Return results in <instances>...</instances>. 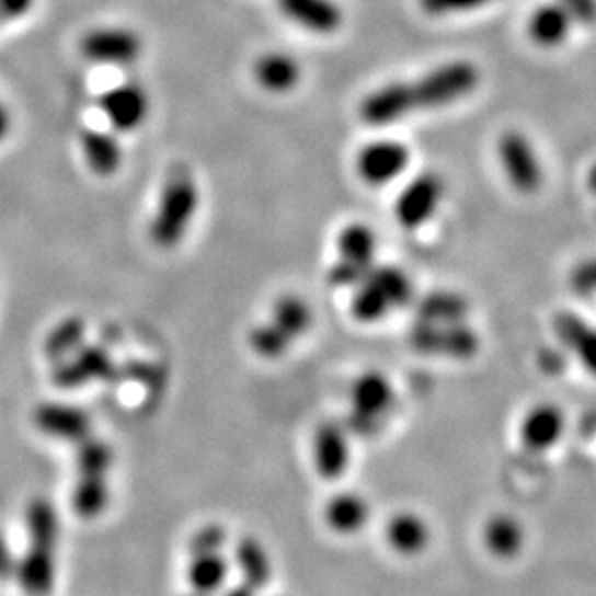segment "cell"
Wrapping results in <instances>:
<instances>
[{"mask_svg": "<svg viewBox=\"0 0 596 596\" xmlns=\"http://www.w3.org/2000/svg\"><path fill=\"white\" fill-rule=\"evenodd\" d=\"M198 206L199 188L194 174L186 169L169 174L149 221L151 242L161 250L176 249L191 229Z\"/></svg>", "mask_w": 596, "mask_h": 596, "instance_id": "6da1fadb", "label": "cell"}, {"mask_svg": "<svg viewBox=\"0 0 596 596\" xmlns=\"http://www.w3.org/2000/svg\"><path fill=\"white\" fill-rule=\"evenodd\" d=\"M355 289L351 314L363 323L380 322L413 297V283L396 265H374Z\"/></svg>", "mask_w": 596, "mask_h": 596, "instance_id": "7a4b0ae2", "label": "cell"}, {"mask_svg": "<svg viewBox=\"0 0 596 596\" xmlns=\"http://www.w3.org/2000/svg\"><path fill=\"white\" fill-rule=\"evenodd\" d=\"M479 85V70L467 60L447 62L411 83L414 108H436L463 100Z\"/></svg>", "mask_w": 596, "mask_h": 596, "instance_id": "3957f363", "label": "cell"}, {"mask_svg": "<svg viewBox=\"0 0 596 596\" xmlns=\"http://www.w3.org/2000/svg\"><path fill=\"white\" fill-rule=\"evenodd\" d=\"M378 250L376 232L365 224H351L337 237V260L330 270L335 287H356L373 270Z\"/></svg>", "mask_w": 596, "mask_h": 596, "instance_id": "277c9868", "label": "cell"}, {"mask_svg": "<svg viewBox=\"0 0 596 596\" xmlns=\"http://www.w3.org/2000/svg\"><path fill=\"white\" fill-rule=\"evenodd\" d=\"M80 53L101 67H130L141 57L144 42L130 27H95L80 39Z\"/></svg>", "mask_w": 596, "mask_h": 596, "instance_id": "5b68a950", "label": "cell"}, {"mask_svg": "<svg viewBox=\"0 0 596 596\" xmlns=\"http://www.w3.org/2000/svg\"><path fill=\"white\" fill-rule=\"evenodd\" d=\"M411 345L424 355H447L469 358L479 351V337L463 322L416 323L411 332Z\"/></svg>", "mask_w": 596, "mask_h": 596, "instance_id": "8992f818", "label": "cell"}, {"mask_svg": "<svg viewBox=\"0 0 596 596\" xmlns=\"http://www.w3.org/2000/svg\"><path fill=\"white\" fill-rule=\"evenodd\" d=\"M500 161L505 176L515 191L522 194H535L542 184V169L539 156L522 133H505L497 144Z\"/></svg>", "mask_w": 596, "mask_h": 596, "instance_id": "52a82bcc", "label": "cell"}, {"mask_svg": "<svg viewBox=\"0 0 596 596\" xmlns=\"http://www.w3.org/2000/svg\"><path fill=\"white\" fill-rule=\"evenodd\" d=\"M101 113L116 133L138 130L149 115V95L138 82H123L101 93Z\"/></svg>", "mask_w": 596, "mask_h": 596, "instance_id": "ba28073f", "label": "cell"}, {"mask_svg": "<svg viewBox=\"0 0 596 596\" xmlns=\"http://www.w3.org/2000/svg\"><path fill=\"white\" fill-rule=\"evenodd\" d=\"M411 161V151L398 140H376L356 158L358 176L370 186H383L399 179Z\"/></svg>", "mask_w": 596, "mask_h": 596, "instance_id": "9c48e42d", "label": "cell"}, {"mask_svg": "<svg viewBox=\"0 0 596 596\" xmlns=\"http://www.w3.org/2000/svg\"><path fill=\"white\" fill-rule=\"evenodd\" d=\"M442 194L444 184L438 174L424 173L414 176L396 199L398 224L406 231L423 227L436 214Z\"/></svg>", "mask_w": 596, "mask_h": 596, "instance_id": "30bf717a", "label": "cell"}, {"mask_svg": "<svg viewBox=\"0 0 596 596\" xmlns=\"http://www.w3.org/2000/svg\"><path fill=\"white\" fill-rule=\"evenodd\" d=\"M353 421L356 431H376V424L380 423L381 416L390 411L393 403V390L391 383L383 374L366 373L356 378L353 391Z\"/></svg>", "mask_w": 596, "mask_h": 596, "instance_id": "8fae6325", "label": "cell"}, {"mask_svg": "<svg viewBox=\"0 0 596 596\" xmlns=\"http://www.w3.org/2000/svg\"><path fill=\"white\" fill-rule=\"evenodd\" d=\"M411 83L393 82L368 93L360 103V118L366 125L388 126L413 113Z\"/></svg>", "mask_w": 596, "mask_h": 596, "instance_id": "7c38bea8", "label": "cell"}, {"mask_svg": "<svg viewBox=\"0 0 596 596\" xmlns=\"http://www.w3.org/2000/svg\"><path fill=\"white\" fill-rule=\"evenodd\" d=\"M283 16L312 34L332 35L343 25L337 0H275Z\"/></svg>", "mask_w": 596, "mask_h": 596, "instance_id": "4fadbf2b", "label": "cell"}, {"mask_svg": "<svg viewBox=\"0 0 596 596\" xmlns=\"http://www.w3.org/2000/svg\"><path fill=\"white\" fill-rule=\"evenodd\" d=\"M113 370L111 356L95 345H82L55 366L53 381L60 388H78L88 381L107 378Z\"/></svg>", "mask_w": 596, "mask_h": 596, "instance_id": "5bb4252c", "label": "cell"}, {"mask_svg": "<svg viewBox=\"0 0 596 596\" xmlns=\"http://www.w3.org/2000/svg\"><path fill=\"white\" fill-rule=\"evenodd\" d=\"M53 545L32 542L30 550L16 560L14 575L27 595L43 596L49 593L55 580V558Z\"/></svg>", "mask_w": 596, "mask_h": 596, "instance_id": "9a60e30c", "label": "cell"}, {"mask_svg": "<svg viewBox=\"0 0 596 596\" xmlns=\"http://www.w3.org/2000/svg\"><path fill=\"white\" fill-rule=\"evenodd\" d=\"M254 78L257 85L265 92L289 93L300 83L302 67L289 53L272 50L257 58L254 65Z\"/></svg>", "mask_w": 596, "mask_h": 596, "instance_id": "2e32d148", "label": "cell"}, {"mask_svg": "<svg viewBox=\"0 0 596 596\" xmlns=\"http://www.w3.org/2000/svg\"><path fill=\"white\" fill-rule=\"evenodd\" d=\"M35 424L39 431L53 438L74 439L85 438L90 431V419L82 409L62 405V403H43L35 409Z\"/></svg>", "mask_w": 596, "mask_h": 596, "instance_id": "e0dca14e", "label": "cell"}, {"mask_svg": "<svg viewBox=\"0 0 596 596\" xmlns=\"http://www.w3.org/2000/svg\"><path fill=\"white\" fill-rule=\"evenodd\" d=\"M565 421L563 413L554 405H539L525 414L522 423L523 444L532 451H547L562 438Z\"/></svg>", "mask_w": 596, "mask_h": 596, "instance_id": "ac0fdd59", "label": "cell"}, {"mask_svg": "<svg viewBox=\"0 0 596 596\" xmlns=\"http://www.w3.org/2000/svg\"><path fill=\"white\" fill-rule=\"evenodd\" d=\"M82 153L90 171L98 176H113L123 165V146L115 134L98 128L82 133Z\"/></svg>", "mask_w": 596, "mask_h": 596, "instance_id": "d6986e66", "label": "cell"}, {"mask_svg": "<svg viewBox=\"0 0 596 596\" xmlns=\"http://www.w3.org/2000/svg\"><path fill=\"white\" fill-rule=\"evenodd\" d=\"M554 328L563 345L572 348L583 366L596 374V328L572 312L555 316Z\"/></svg>", "mask_w": 596, "mask_h": 596, "instance_id": "ffe728a7", "label": "cell"}, {"mask_svg": "<svg viewBox=\"0 0 596 596\" xmlns=\"http://www.w3.org/2000/svg\"><path fill=\"white\" fill-rule=\"evenodd\" d=\"M572 18L558 2L542 4L529 18L530 39L540 47L562 45L572 32Z\"/></svg>", "mask_w": 596, "mask_h": 596, "instance_id": "44dd1931", "label": "cell"}, {"mask_svg": "<svg viewBox=\"0 0 596 596\" xmlns=\"http://www.w3.org/2000/svg\"><path fill=\"white\" fill-rule=\"evenodd\" d=\"M270 322L293 343L310 330L312 310L305 298L298 295H283L275 300Z\"/></svg>", "mask_w": 596, "mask_h": 596, "instance_id": "7402d4cb", "label": "cell"}, {"mask_svg": "<svg viewBox=\"0 0 596 596\" xmlns=\"http://www.w3.org/2000/svg\"><path fill=\"white\" fill-rule=\"evenodd\" d=\"M484 545L497 558H512L522 552L525 545V530L522 523L509 515H496L486 523Z\"/></svg>", "mask_w": 596, "mask_h": 596, "instance_id": "603a6c76", "label": "cell"}, {"mask_svg": "<svg viewBox=\"0 0 596 596\" xmlns=\"http://www.w3.org/2000/svg\"><path fill=\"white\" fill-rule=\"evenodd\" d=\"M83 337H85V325L80 318L70 316L47 333L45 345H43L45 356L55 363H60L82 347Z\"/></svg>", "mask_w": 596, "mask_h": 596, "instance_id": "cb8c5ba5", "label": "cell"}, {"mask_svg": "<svg viewBox=\"0 0 596 596\" xmlns=\"http://www.w3.org/2000/svg\"><path fill=\"white\" fill-rule=\"evenodd\" d=\"M388 539L391 547L403 554L421 552L431 539L428 525L416 515H399L388 525Z\"/></svg>", "mask_w": 596, "mask_h": 596, "instance_id": "d4e9b609", "label": "cell"}, {"mask_svg": "<svg viewBox=\"0 0 596 596\" xmlns=\"http://www.w3.org/2000/svg\"><path fill=\"white\" fill-rule=\"evenodd\" d=\"M467 312V300L456 293H432L419 305L421 322L451 323L461 322Z\"/></svg>", "mask_w": 596, "mask_h": 596, "instance_id": "484cf974", "label": "cell"}, {"mask_svg": "<svg viewBox=\"0 0 596 596\" xmlns=\"http://www.w3.org/2000/svg\"><path fill=\"white\" fill-rule=\"evenodd\" d=\"M316 449H318V463H320V469L323 472L335 474L341 469H345V463H347V438L337 426H333V424L323 426L320 434H318Z\"/></svg>", "mask_w": 596, "mask_h": 596, "instance_id": "4316f807", "label": "cell"}, {"mask_svg": "<svg viewBox=\"0 0 596 596\" xmlns=\"http://www.w3.org/2000/svg\"><path fill=\"white\" fill-rule=\"evenodd\" d=\"M25 522H27V532H30L32 542H43V545L55 547L58 537V522L53 505L37 500L30 505Z\"/></svg>", "mask_w": 596, "mask_h": 596, "instance_id": "83f0119b", "label": "cell"}, {"mask_svg": "<svg viewBox=\"0 0 596 596\" xmlns=\"http://www.w3.org/2000/svg\"><path fill=\"white\" fill-rule=\"evenodd\" d=\"M249 341L252 351L264 358H279L293 345L270 320L257 323L256 328L250 332Z\"/></svg>", "mask_w": 596, "mask_h": 596, "instance_id": "f1b7e54d", "label": "cell"}, {"mask_svg": "<svg viewBox=\"0 0 596 596\" xmlns=\"http://www.w3.org/2000/svg\"><path fill=\"white\" fill-rule=\"evenodd\" d=\"M330 522L340 530H356L366 522V505L360 497L340 496L330 505Z\"/></svg>", "mask_w": 596, "mask_h": 596, "instance_id": "f546056e", "label": "cell"}, {"mask_svg": "<svg viewBox=\"0 0 596 596\" xmlns=\"http://www.w3.org/2000/svg\"><path fill=\"white\" fill-rule=\"evenodd\" d=\"M490 2L492 0H419L421 9L431 16H446V14L481 9V7H486Z\"/></svg>", "mask_w": 596, "mask_h": 596, "instance_id": "4dcf8cb0", "label": "cell"}, {"mask_svg": "<svg viewBox=\"0 0 596 596\" xmlns=\"http://www.w3.org/2000/svg\"><path fill=\"white\" fill-rule=\"evenodd\" d=\"M194 581L199 588H214L224 581L225 568L221 560L217 558H199V562L192 570Z\"/></svg>", "mask_w": 596, "mask_h": 596, "instance_id": "1f68e13d", "label": "cell"}, {"mask_svg": "<svg viewBox=\"0 0 596 596\" xmlns=\"http://www.w3.org/2000/svg\"><path fill=\"white\" fill-rule=\"evenodd\" d=\"M573 24L593 25L596 24V0H558Z\"/></svg>", "mask_w": 596, "mask_h": 596, "instance_id": "d6a6232c", "label": "cell"}, {"mask_svg": "<svg viewBox=\"0 0 596 596\" xmlns=\"http://www.w3.org/2000/svg\"><path fill=\"white\" fill-rule=\"evenodd\" d=\"M242 565L250 573V577H256L257 583H264L267 580V560L256 545L244 548Z\"/></svg>", "mask_w": 596, "mask_h": 596, "instance_id": "836d02e7", "label": "cell"}, {"mask_svg": "<svg viewBox=\"0 0 596 596\" xmlns=\"http://www.w3.org/2000/svg\"><path fill=\"white\" fill-rule=\"evenodd\" d=\"M572 285L580 293H595L596 290V260H588L573 272Z\"/></svg>", "mask_w": 596, "mask_h": 596, "instance_id": "e575fe53", "label": "cell"}, {"mask_svg": "<svg viewBox=\"0 0 596 596\" xmlns=\"http://www.w3.org/2000/svg\"><path fill=\"white\" fill-rule=\"evenodd\" d=\"M35 0H0V20H20L34 9Z\"/></svg>", "mask_w": 596, "mask_h": 596, "instance_id": "d590c367", "label": "cell"}, {"mask_svg": "<svg viewBox=\"0 0 596 596\" xmlns=\"http://www.w3.org/2000/svg\"><path fill=\"white\" fill-rule=\"evenodd\" d=\"M14 568H16V560L10 552L9 542L0 535V581L14 575Z\"/></svg>", "mask_w": 596, "mask_h": 596, "instance_id": "8d00e7d4", "label": "cell"}, {"mask_svg": "<svg viewBox=\"0 0 596 596\" xmlns=\"http://www.w3.org/2000/svg\"><path fill=\"white\" fill-rule=\"evenodd\" d=\"M10 128H12V116L9 108L0 103V141L9 136Z\"/></svg>", "mask_w": 596, "mask_h": 596, "instance_id": "74e56055", "label": "cell"}, {"mask_svg": "<svg viewBox=\"0 0 596 596\" xmlns=\"http://www.w3.org/2000/svg\"><path fill=\"white\" fill-rule=\"evenodd\" d=\"M588 191L593 192L596 196V165L591 167L587 176Z\"/></svg>", "mask_w": 596, "mask_h": 596, "instance_id": "f35d334b", "label": "cell"}, {"mask_svg": "<svg viewBox=\"0 0 596 596\" xmlns=\"http://www.w3.org/2000/svg\"><path fill=\"white\" fill-rule=\"evenodd\" d=\"M231 596H252L250 593H232Z\"/></svg>", "mask_w": 596, "mask_h": 596, "instance_id": "ab89813d", "label": "cell"}]
</instances>
